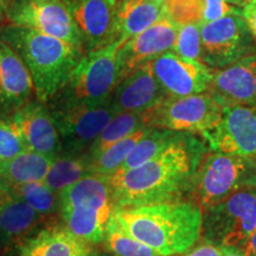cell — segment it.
I'll return each mask as SVG.
<instances>
[{
  "mask_svg": "<svg viewBox=\"0 0 256 256\" xmlns=\"http://www.w3.org/2000/svg\"><path fill=\"white\" fill-rule=\"evenodd\" d=\"M6 19L8 24L60 38L86 52L82 34L62 0H12Z\"/></svg>",
  "mask_w": 256,
  "mask_h": 256,
  "instance_id": "obj_11",
  "label": "cell"
},
{
  "mask_svg": "<svg viewBox=\"0 0 256 256\" xmlns=\"http://www.w3.org/2000/svg\"><path fill=\"white\" fill-rule=\"evenodd\" d=\"M94 249L63 224H49L18 247L17 256H89Z\"/></svg>",
  "mask_w": 256,
  "mask_h": 256,
  "instance_id": "obj_21",
  "label": "cell"
},
{
  "mask_svg": "<svg viewBox=\"0 0 256 256\" xmlns=\"http://www.w3.org/2000/svg\"><path fill=\"white\" fill-rule=\"evenodd\" d=\"M246 2V6L249 5V4H254V2H256V0H244Z\"/></svg>",
  "mask_w": 256,
  "mask_h": 256,
  "instance_id": "obj_42",
  "label": "cell"
},
{
  "mask_svg": "<svg viewBox=\"0 0 256 256\" xmlns=\"http://www.w3.org/2000/svg\"><path fill=\"white\" fill-rule=\"evenodd\" d=\"M242 17L247 23L249 31L256 43V2L249 4L242 8Z\"/></svg>",
  "mask_w": 256,
  "mask_h": 256,
  "instance_id": "obj_35",
  "label": "cell"
},
{
  "mask_svg": "<svg viewBox=\"0 0 256 256\" xmlns=\"http://www.w3.org/2000/svg\"><path fill=\"white\" fill-rule=\"evenodd\" d=\"M202 136L212 152L256 158V104L224 106L218 122Z\"/></svg>",
  "mask_w": 256,
  "mask_h": 256,
  "instance_id": "obj_12",
  "label": "cell"
},
{
  "mask_svg": "<svg viewBox=\"0 0 256 256\" xmlns=\"http://www.w3.org/2000/svg\"><path fill=\"white\" fill-rule=\"evenodd\" d=\"M58 130L60 156H82L116 115L110 101L83 104L52 98L46 102Z\"/></svg>",
  "mask_w": 256,
  "mask_h": 256,
  "instance_id": "obj_7",
  "label": "cell"
},
{
  "mask_svg": "<svg viewBox=\"0 0 256 256\" xmlns=\"http://www.w3.org/2000/svg\"><path fill=\"white\" fill-rule=\"evenodd\" d=\"M114 210L108 176L88 174L60 194L62 224L94 246L104 242Z\"/></svg>",
  "mask_w": 256,
  "mask_h": 256,
  "instance_id": "obj_4",
  "label": "cell"
},
{
  "mask_svg": "<svg viewBox=\"0 0 256 256\" xmlns=\"http://www.w3.org/2000/svg\"><path fill=\"white\" fill-rule=\"evenodd\" d=\"M107 2H110V4L113 6L114 8H116L118 5H120L121 2H127V0H107Z\"/></svg>",
  "mask_w": 256,
  "mask_h": 256,
  "instance_id": "obj_41",
  "label": "cell"
},
{
  "mask_svg": "<svg viewBox=\"0 0 256 256\" xmlns=\"http://www.w3.org/2000/svg\"><path fill=\"white\" fill-rule=\"evenodd\" d=\"M177 32L178 25L164 16L146 30L124 42L119 52L121 80L172 50Z\"/></svg>",
  "mask_w": 256,
  "mask_h": 256,
  "instance_id": "obj_16",
  "label": "cell"
},
{
  "mask_svg": "<svg viewBox=\"0 0 256 256\" xmlns=\"http://www.w3.org/2000/svg\"><path fill=\"white\" fill-rule=\"evenodd\" d=\"M165 16L177 25L203 24V0H165Z\"/></svg>",
  "mask_w": 256,
  "mask_h": 256,
  "instance_id": "obj_30",
  "label": "cell"
},
{
  "mask_svg": "<svg viewBox=\"0 0 256 256\" xmlns=\"http://www.w3.org/2000/svg\"><path fill=\"white\" fill-rule=\"evenodd\" d=\"M11 2L12 0H0V22L6 18V14H8V10Z\"/></svg>",
  "mask_w": 256,
  "mask_h": 256,
  "instance_id": "obj_38",
  "label": "cell"
},
{
  "mask_svg": "<svg viewBox=\"0 0 256 256\" xmlns=\"http://www.w3.org/2000/svg\"><path fill=\"white\" fill-rule=\"evenodd\" d=\"M241 250L246 256H256V230L252 232L250 238L248 240V242Z\"/></svg>",
  "mask_w": 256,
  "mask_h": 256,
  "instance_id": "obj_36",
  "label": "cell"
},
{
  "mask_svg": "<svg viewBox=\"0 0 256 256\" xmlns=\"http://www.w3.org/2000/svg\"><path fill=\"white\" fill-rule=\"evenodd\" d=\"M151 64L156 78L168 96L180 98L208 92L212 68L206 64L183 58L172 50Z\"/></svg>",
  "mask_w": 256,
  "mask_h": 256,
  "instance_id": "obj_14",
  "label": "cell"
},
{
  "mask_svg": "<svg viewBox=\"0 0 256 256\" xmlns=\"http://www.w3.org/2000/svg\"><path fill=\"white\" fill-rule=\"evenodd\" d=\"M172 51H174L177 55L183 57V58L202 63L200 25H178L177 37H176Z\"/></svg>",
  "mask_w": 256,
  "mask_h": 256,
  "instance_id": "obj_31",
  "label": "cell"
},
{
  "mask_svg": "<svg viewBox=\"0 0 256 256\" xmlns=\"http://www.w3.org/2000/svg\"><path fill=\"white\" fill-rule=\"evenodd\" d=\"M247 188H256V158L206 153L197 172L194 200L206 209Z\"/></svg>",
  "mask_w": 256,
  "mask_h": 256,
  "instance_id": "obj_8",
  "label": "cell"
},
{
  "mask_svg": "<svg viewBox=\"0 0 256 256\" xmlns=\"http://www.w3.org/2000/svg\"><path fill=\"white\" fill-rule=\"evenodd\" d=\"M222 248V256H246L243 252L238 248L232 247H220Z\"/></svg>",
  "mask_w": 256,
  "mask_h": 256,
  "instance_id": "obj_37",
  "label": "cell"
},
{
  "mask_svg": "<svg viewBox=\"0 0 256 256\" xmlns=\"http://www.w3.org/2000/svg\"><path fill=\"white\" fill-rule=\"evenodd\" d=\"M16 256H17V255H16Z\"/></svg>",
  "mask_w": 256,
  "mask_h": 256,
  "instance_id": "obj_44",
  "label": "cell"
},
{
  "mask_svg": "<svg viewBox=\"0 0 256 256\" xmlns=\"http://www.w3.org/2000/svg\"><path fill=\"white\" fill-rule=\"evenodd\" d=\"M202 63L223 68L256 52L250 31L242 16H228L200 25Z\"/></svg>",
  "mask_w": 256,
  "mask_h": 256,
  "instance_id": "obj_10",
  "label": "cell"
},
{
  "mask_svg": "<svg viewBox=\"0 0 256 256\" xmlns=\"http://www.w3.org/2000/svg\"><path fill=\"white\" fill-rule=\"evenodd\" d=\"M228 16H242V8L226 0H203V24Z\"/></svg>",
  "mask_w": 256,
  "mask_h": 256,
  "instance_id": "obj_33",
  "label": "cell"
},
{
  "mask_svg": "<svg viewBox=\"0 0 256 256\" xmlns=\"http://www.w3.org/2000/svg\"><path fill=\"white\" fill-rule=\"evenodd\" d=\"M28 151L23 140L8 118L0 116V164Z\"/></svg>",
  "mask_w": 256,
  "mask_h": 256,
  "instance_id": "obj_32",
  "label": "cell"
},
{
  "mask_svg": "<svg viewBox=\"0 0 256 256\" xmlns=\"http://www.w3.org/2000/svg\"><path fill=\"white\" fill-rule=\"evenodd\" d=\"M184 256H222V248L206 240L200 243H196L190 250L185 252Z\"/></svg>",
  "mask_w": 256,
  "mask_h": 256,
  "instance_id": "obj_34",
  "label": "cell"
},
{
  "mask_svg": "<svg viewBox=\"0 0 256 256\" xmlns=\"http://www.w3.org/2000/svg\"><path fill=\"white\" fill-rule=\"evenodd\" d=\"M0 40L20 57L42 102L52 100L69 82L84 51L60 38L8 24L0 28Z\"/></svg>",
  "mask_w": 256,
  "mask_h": 256,
  "instance_id": "obj_3",
  "label": "cell"
},
{
  "mask_svg": "<svg viewBox=\"0 0 256 256\" xmlns=\"http://www.w3.org/2000/svg\"><path fill=\"white\" fill-rule=\"evenodd\" d=\"M84 40L86 52L115 40V8L107 0H62Z\"/></svg>",
  "mask_w": 256,
  "mask_h": 256,
  "instance_id": "obj_18",
  "label": "cell"
},
{
  "mask_svg": "<svg viewBox=\"0 0 256 256\" xmlns=\"http://www.w3.org/2000/svg\"><path fill=\"white\" fill-rule=\"evenodd\" d=\"M52 158L25 151L14 159L0 164V183L6 185L43 182Z\"/></svg>",
  "mask_w": 256,
  "mask_h": 256,
  "instance_id": "obj_23",
  "label": "cell"
},
{
  "mask_svg": "<svg viewBox=\"0 0 256 256\" xmlns=\"http://www.w3.org/2000/svg\"><path fill=\"white\" fill-rule=\"evenodd\" d=\"M222 108L212 96L204 92L180 98L168 96L142 115L146 127L204 134L218 122Z\"/></svg>",
  "mask_w": 256,
  "mask_h": 256,
  "instance_id": "obj_9",
  "label": "cell"
},
{
  "mask_svg": "<svg viewBox=\"0 0 256 256\" xmlns=\"http://www.w3.org/2000/svg\"><path fill=\"white\" fill-rule=\"evenodd\" d=\"M8 119L14 124L28 151L55 159L62 153L60 139L46 102L30 100Z\"/></svg>",
  "mask_w": 256,
  "mask_h": 256,
  "instance_id": "obj_13",
  "label": "cell"
},
{
  "mask_svg": "<svg viewBox=\"0 0 256 256\" xmlns=\"http://www.w3.org/2000/svg\"><path fill=\"white\" fill-rule=\"evenodd\" d=\"M156 2H164L165 0H156Z\"/></svg>",
  "mask_w": 256,
  "mask_h": 256,
  "instance_id": "obj_43",
  "label": "cell"
},
{
  "mask_svg": "<svg viewBox=\"0 0 256 256\" xmlns=\"http://www.w3.org/2000/svg\"><path fill=\"white\" fill-rule=\"evenodd\" d=\"M2 184V183H0ZM5 185L12 194L23 200L32 209L46 218H52L60 211V194L54 192L43 182Z\"/></svg>",
  "mask_w": 256,
  "mask_h": 256,
  "instance_id": "obj_27",
  "label": "cell"
},
{
  "mask_svg": "<svg viewBox=\"0 0 256 256\" xmlns=\"http://www.w3.org/2000/svg\"><path fill=\"white\" fill-rule=\"evenodd\" d=\"M203 210L202 240L242 249L256 230V188H242Z\"/></svg>",
  "mask_w": 256,
  "mask_h": 256,
  "instance_id": "obj_6",
  "label": "cell"
},
{
  "mask_svg": "<svg viewBox=\"0 0 256 256\" xmlns=\"http://www.w3.org/2000/svg\"><path fill=\"white\" fill-rule=\"evenodd\" d=\"M150 130H151L150 127H144L142 130L132 133L130 136L124 138L122 140H120V142L114 144L110 147H108L106 151L94 156V158H87L89 164V174L108 176V177L114 174L119 170L120 166L126 162L128 156L132 153L136 144L148 133Z\"/></svg>",
  "mask_w": 256,
  "mask_h": 256,
  "instance_id": "obj_25",
  "label": "cell"
},
{
  "mask_svg": "<svg viewBox=\"0 0 256 256\" xmlns=\"http://www.w3.org/2000/svg\"><path fill=\"white\" fill-rule=\"evenodd\" d=\"M106 250L114 256H162L148 246L138 241L112 217L104 242Z\"/></svg>",
  "mask_w": 256,
  "mask_h": 256,
  "instance_id": "obj_29",
  "label": "cell"
},
{
  "mask_svg": "<svg viewBox=\"0 0 256 256\" xmlns=\"http://www.w3.org/2000/svg\"><path fill=\"white\" fill-rule=\"evenodd\" d=\"M177 132H172L160 128H151L148 133L136 144L132 153L128 156L126 162L120 166L116 172H124L136 168L154 159L168 147L177 136Z\"/></svg>",
  "mask_w": 256,
  "mask_h": 256,
  "instance_id": "obj_28",
  "label": "cell"
},
{
  "mask_svg": "<svg viewBox=\"0 0 256 256\" xmlns=\"http://www.w3.org/2000/svg\"><path fill=\"white\" fill-rule=\"evenodd\" d=\"M34 92V81L26 66L0 40V116H11L31 100Z\"/></svg>",
  "mask_w": 256,
  "mask_h": 256,
  "instance_id": "obj_20",
  "label": "cell"
},
{
  "mask_svg": "<svg viewBox=\"0 0 256 256\" xmlns=\"http://www.w3.org/2000/svg\"><path fill=\"white\" fill-rule=\"evenodd\" d=\"M89 256H114L113 254H110V252H104V250H98V249H94V252H92Z\"/></svg>",
  "mask_w": 256,
  "mask_h": 256,
  "instance_id": "obj_39",
  "label": "cell"
},
{
  "mask_svg": "<svg viewBox=\"0 0 256 256\" xmlns=\"http://www.w3.org/2000/svg\"><path fill=\"white\" fill-rule=\"evenodd\" d=\"M168 98L147 63L119 82L112 95L110 104L119 113H145Z\"/></svg>",
  "mask_w": 256,
  "mask_h": 256,
  "instance_id": "obj_19",
  "label": "cell"
},
{
  "mask_svg": "<svg viewBox=\"0 0 256 256\" xmlns=\"http://www.w3.org/2000/svg\"><path fill=\"white\" fill-rule=\"evenodd\" d=\"M165 16L156 0H127L115 8V40H128Z\"/></svg>",
  "mask_w": 256,
  "mask_h": 256,
  "instance_id": "obj_22",
  "label": "cell"
},
{
  "mask_svg": "<svg viewBox=\"0 0 256 256\" xmlns=\"http://www.w3.org/2000/svg\"><path fill=\"white\" fill-rule=\"evenodd\" d=\"M48 218L0 184V256L46 228Z\"/></svg>",
  "mask_w": 256,
  "mask_h": 256,
  "instance_id": "obj_15",
  "label": "cell"
},
{
  "mask_svg": "<svg viewBox=\"0 0 256 256\" xmlns=\"http://www.w3.org/2000/svg\"><path fill=\"white\" fill-rule=\"evenodd\" d=\"M88 174H90L86 153L82 156H60L52 160L43 183L60 194Z\"/></svg>",
  "mask_w": 256,
  "mask_h": 256,
  "instance_id": "obj_24",
  "label": "cell"
},
{
  "mask_svg": "<svg viewBox=\"0 0 256 256\" xmlns=\"http://www.w3.org/2000/svg\"><path fill=\"white\" fill-rule=\"evenodd\" d=\"M226 2H232V5L238 6V8H246V2H244V0H226Z\"/></svg>",
  "mask_w": 256,
  "mask_h": 256,
  "instance_id": "obj_40",
  "label": "cell"
},
{
  "mask_svg": "<svg viewBox=\"0 0 256 256\" xmlns=\"http://www.w3.org/2000/svg\"><path fill=\"white\" fill-rule=\"evenodd\" d=\"M114 220L124 230L162 256H178L202 236L203 210L194 200L115 209Z\"/></svg>",
  "mask_w": 256,
  "mask_h": 256,
  "instance_id": "obj_2",
  "label": "cell"
},
{
  "mask_svg": "<svg viewBox=\"0 0 256 256\" xmlns=\"http://www.w3.org/2000/svg\"><path fill=\"white\" fill-rule=\"evenodd\" d=\"M126 40L86 52L72 74L69 82L54 98L83 104H104L121 81L119 52Z\"/></svg>",
  "mask_w": 256,
  "mask_h": 256,
  "instance_id": "obj_5",
  "label": "cell"
},
{
  "mask_svg": "<svg viewBox=\"0 0 256 256\" xmlns=\"http://www.w3.org/2000/svg\"><path fill=\"white\" fill-rule=\"evenodd\" d=\"M194 133H178L154 159L110 177L115 209L194 200L197 172L206 154Z\"/></svg>",
  "mask_w": 256,
  "mask_h": 256,
  "instance_id": "obj_1",
  "label": "cell"
},
{
  "mask_svg": "<svg viewBox=\"0 0 256 256\" xmlns=\"http://www.w3.org/2000/svg\"><path fill=\"white\" fill-rule=\"evenodd\" d=\"M146 127L142 113H119L108 122L100 136L92 144L89 150L86 152L88 159L98 156L108 147L116 144L124 138Z\"/></svg>",
  "mask_w": 256,
  "mask_h": 256,
  "instance_id": "obj_26",
  "label": "cell"
},
{
  "mask_svg": "<svg viewBox=\"0 0 256 256\" xmlns=\"http://www.w3.org/2000/svg\"><path fill=\"white\" fill-rule=\"evenodd\" d=\"M208 94L224 106L256 104V52L212 69Z\"/></svg>",
  "mask_w": 256,
  "mask_h": 256,
  "instance_id": "obj_17",
  "label": "cell"
}]
</instances>
